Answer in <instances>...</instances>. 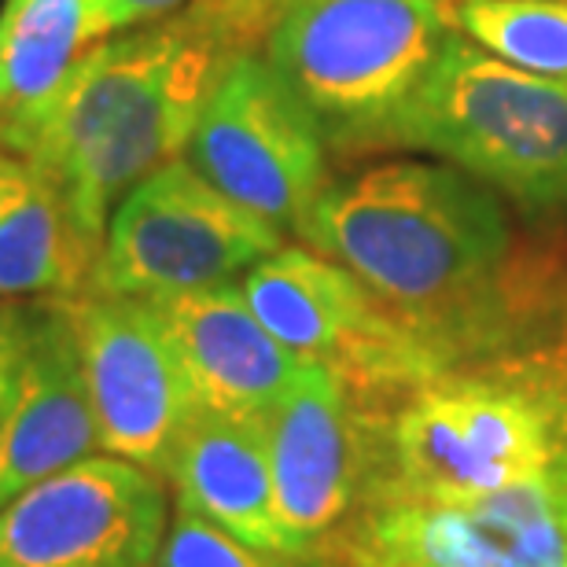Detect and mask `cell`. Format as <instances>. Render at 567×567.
<instances>
[{
	"label": "cell",
	"mask_w": 567,
	"mask_h": 567,
	"mask_svg": "<svg viewBox=\"0 0 567 567\" xmlns=\"http://www.w3.org/2000/svg\"><path fill=\"white\" fill-rule=\"evenodd\" d=\"M111 38L96 0H4L0 8V144L30 126L74 66Z\"/></svg>",
	"instance_id": "cell-17"
},
{
	"label": "cell",
	"mask_w": 567,
	"mask_h": 567,
	"mask_svg": "<svg viewBox=\"0 0 567 567\" xmlns=\"http://www.w3.org/2000/svg\"><path fill=\"white\" fill-rule=\"evenodd\" d=\"M240 288L291 354L324 365L372 402L399 405L446 372V361L369 284L313 247H280Z\"/></svg>",
	"instance_id": "cell-6"
},
{
	"label": "cell",
	"mask_w": 567,
	"mask_h": 567,
	"mask_svg": "<svg viewBox=\"0 0 567 567\" xmlns=\"http://www.w3.org/2000/svg\"><path fill=\"white\" fill-rule=\"evenodd\" d=\"M277 11L280 0H185L163 19L111 33L0 147L44 169L104 247L118 199L185 155L225 66L266 49Z\"/></svg>",
	"instance_id": "cell-2"
},
{
	"label": "cell",
	"mask_w": 567,
	"mask_h": 567,
	"mask_svg": "<svg viewBox=\"0 0 567 567\" xmlns=\"http://www.w3.org/2000/svg\"><path fill=\"white\" fill-rule=\"evenodd\" d=\"M100 240L66 192L0 147V299H71L93 284Z\"/></svg>",
	"instance_id": "cell-16"
},
{
	"label": "cell",
	"mask_w": 567,
	"mask_h": 567,
	"mask_svg": "<svg viewBox=\"0 0 567 567\" xmlns=\"http://www.w3.org/2000/svg\"><path fill=\"white\" fill-rule=\"evenodd\" d=\"M280 247L284 229L214 188L181 155L137 181L111 210L89 288L133 299L199 291L247 277Z\"/></svg>",
	"instance_id": "cell-7"
},
{
	"label": "cell",
	"mask_w": 567,
	"mask_h": 567,
	"mask_svg": "<svg viewBox=\"0 0 567 567\" xmlns=\"http://www.w3.org/2000/svg\"><path fill=\"white\" fill-rule=\"evenodd\" d=\"M185 0H96L100 22L107 33H118L126 27H141V22L163 19L169 11H177Z\"/></svg>",
	"instance_id": "cell-21"
},
{
	"label": "cell",
	"mask_w": 567,
	"mask_h": 567,
	"mask_svg": "<svg viewBox=\"0 0 567 567\" xmlns=\"http://www.w3.org/2000/svg\"><path fill=\"white\" fill-rule=\"evenodd\" d=\"M530 214L567 210V78L486 52L457 27L388 130Z\"/></svg>",
	"instance_id": "cell-4"
},
{
	"label": "cell",
	"mask_w": 567,
	"mask_h": 567,
	"mask_svg": "<svg viewBox=\"0 0 567 567\" xmlns=\"http://www.w3.org/2000/svg\"><path fill=\"white\" fill-rule=\"evenodd\" d=\"M60 306L82 358L100 453L163 475L199 405L152 302L89 288Z\"/></svg>",
	"instance_id": "cell-11"
},
{
	"label": "cell",
	"mask_w": 567,
	"mask_h": 567,
	"mask_svg": "<svg viewBox=\"0 0 567 567\" xmlns=\"http://www.w3.org/2000/svg\"><path fill=\"white\" fill-rule=\"evenodd\" d=\"M152 567H313V564L302 557H280V553L255 549L244 538L229 535L225 527L210 524V519L188 513V508H177Z\"/></svg>",
	"instance_id": "cell-19"
},
{
	"label": "cell",
	"mask_w": 567,
	"mask_h": 567,
	"mask_svg": "<svg viewBox=\"0 0 567 567\" xmlns=\"http://www.w3.org/2000/svg\"><path fill=\"white\" fill-rule=\"evenodd\" d=\"M30 354V306L0 299V413L19 388Z\"/></svg>",
	"instance_id": "cell-20"
},
{
	"label": "cell",
	"mask_w": 567,
	"mask_h": 567,
	"mask_svg": "<svg viewBox=\"0 0 567 567\" xmlns=\"http://www.w3.org/2000/svg\"><path fill=\"white\" fill-rule=\"evenodd\" d=\"M299 236L369 284L446 369L524 350L535 299L513 221L464 169L394 158L328 181Z\"/></svg>",
	"instance_id": "cell-1"
},
{
	"label": "cell",
	"mask_w": 567,
	"mask_h": 567,
	"mask_svg": "<svg viewBox=\"0 0 567 567\" xmlns=\"http://www.w3.org/2000/svg\"><path fill=\"white\" fill-rule=\"evenodd\" d=\"M391 413L306 361L302 377L266 413L277 516L291 557L310 560L391 475Z\"/></svg>",
	"instance_id": "cell-9"
},
{
	"label": "cell",
	"mask_w": 567,
	"mask_h": 567,
	"mask_svg": "<svg viewBox=\"0 0 567 567\" xmlns=\"http://www.w3.org/2000/svg\"><path fill=\"white\" fill-rule=\"evenodd\" d=\"M163 480L177 508L210 519L255 549L291 557L277 516L266 416L196 410L169 453Z\"/></svg>",
	"instance_id": "cell-15"
},
{
	"label": "cell",
	"mask_w": 567,
	"mask_h": 567,
	"mask_svg": "<svg viewBox=\"0 0 567 567\" xmlns=\"http://www.w3.org/2000/svg\"><path fill=\"white\" fill-rule=\"evenodd\" d=\"M147 302L177 350L199 410L266 416L302 377L306 361L258 321L236 280Z\"/></svg>",
	"instance_id": "cell-13"
},
{
	"label": "cell",
	"mask_w": 567,
	"mask_h": 567,
	"mask_svg": "<svg viewBox=\"0 0 567 567\" xmlns=\"http://www.w3.org/2000/svg\"><path fill=\"white\" fill-rule=\"evenodd\" d=\"M185 158L214 188L284 233H299L332 181L321 122L266 52H244L225 66Z\"/></svg>",
	"instance_id": "cell-10"
},
{
	"label": "cell",
	"mask_w": 567,
	"mask_h": 567,
	"mask_svg": "<svg viewBox=\"0 0 567 567\" xmlns=\"http://www.w3.org/2000/svg\"><path fill=\"white\" fill-rule=\"evenodd\" d=\"M166 527L163 475L89 453L0 508V567H152Z\"/></svg>",
	"instance_id": "cell-12"
},
{
	"label": "cell",
	"mask_w": 567,
	"mask_h": 567,
	"mask_svg": "<svg viewBox=\"0 0 567 567\" xmlns=\"http://www.w3.org/2000/svg\"><path fill=\"white\" fill-rule=\"evenodd\" d=\"M567 546V464L508 491L439 502L380 483L313 567H530Z\"/></svg>",
	"instance_id": "cell-8"
},
{
	"label": "cell",
	"mask_w": 567,
	"mask_h": 567,
	"mask_svg": "<svg viewBox=\"0 0 567 567\" xmlns=\"http://www.w3.org/2000/svg\"><path fill=\"white\" fill-rule=\"evenodd\" d=\"M453 16L486 52L527 71L567 78V0H464Z\"/></svg>",
	"instance_id": "cell-18"
},
{
	"label": "cell",
	"mask_w": 567,
	"mask_h": 567,
	"mask_svg": "<svg viewBox=\"0 0 567 567\" xmlns=\"http://www.w3.org/2000/svg\"><path fill=\"white\" fill-rule=\"evenodd\" d=\"M560 347L567 350V324H564V339H560Z\"/></svg>",
	"instance_id": "cell-22"
},
{
	"label": "cell",
	"mask_w": 567,
	"mask_h": 567,
	"mask_svg": "<svg viewBox=\"0 0 567 567\" xmlns=\"http://www.w3.org/2000/svg\"><path fill=\"white\" fill-rule=\"evenodd\" d=\"M567 464V350H513L453 365L394 405L391 475L402 494L468 502Z\"/></svg>",
	"instance_id": "cell-3"
},
{
	"label": "cell",
	"mask_w": 567,
	"mask_h": 567,
	"mask_svg": "<svg viewBox=\"0 0 567 567\" xmlns=\"http://www.w3.org/2000/svg\"><path fill=\"white\" fill-rule=\"evenodd\" d=\"M89 453L100 439L71 321L60 299H33L30 354L0 413V508Z\"/></svg>",
	"instance_id": "cell-14"
},
{
	"label": "cell",
	"mask_w": 567,
	"mask_h": 567,
	"mask_svg": "<svg viewBox=\"0 0 567 567\" xmlns=\"http://www.w3.org/2000/svg\"><path fill=\"white\" fill-rule=\"evenodd\" d=\"M457 16L442 0H280L266 41L277 66L336 152L388 144V130L416 93Z\"/></svg>",
	"instance_id": "cell-5"
}]
</instances>
